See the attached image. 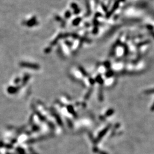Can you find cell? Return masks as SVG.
<instances>
[{
    "label": "cell",
    "instance_id": "cell-11",
    "mask_svg": "<svg viewBox=\"0 0 154 154\" xmlns=\"http://www.w3.org/2000/svg\"><path fill=\"white\" fill-rule=\"evenodd\" d=\"M71 7L73 8H74V9L75 10H76V9H78L77 5V4H72V5H71Z\"/></svg>",
    "mask_w": 154,
    "mask_h": 154
},
{
    "label": "cell",
    "instance_id": "cell-12",
    "mask_svg": "<svg viewBox=\"0 0 154 154\" xmlns=\"http://www.w3.org/2000/svg\"><path fill=\"white\" fill-rule=\"evenodd\" d=\"M51 49L50 48H47L45 50V53H49Z\"/></svg>",
    "mask_w": 154,
    "mask_h": 154
},
{
    "label": "cell",
    "instance_id": "cell-14",
    "mask_svg": "<svg viewBox=\"0 0 154 154\" xmlns=\"http://www.w3.org/2000/svg\"><path fill=\"white\" fill-rule=\"evenodd\" d=\"M69 12H67V13H66V17H69L70 16V14H69Z\"/></svg>",
    "mask_w": 154,
    "mask_h": 154
},
{
    "label": "cell",
    "instance_id": "cell-6",
    "mask_svg": "<svg viewBox=\"0 0 154 154\" xmlns=\"http://www.w3.org/2000/svg\"><path fill=\"white\" fill-rule=\"evenodd\" d=\"M108 127L107 128H105V130H103V131H102V132L101 133V134H100L99 136V137H98V138H99V139H101V138H102V137L103 136V135H105V133L106 132V131H107L108 130Z\"/></svg>",
    "mask_w": 154,
    "mask_h": 154
},
{
    "label": "cell",
    "instance_id": "cell-3",
    "mask_svg": "<svg viewBox=\"0 0 154 154\" xmlns=\"http://www.w3.org/2000/svg\"><path fill=\"white\" fill-rule=\"evenodd\" d=\"M19 89H20V87L17 86V87H14V86H9L8 88V93L10 94H14L17 93L18 91H19Z\"/></svg>",
    "mask_w": 154,
    "mask_h": 154
},
{
    "label": "cell",
    "instance_id": "cell-15",
    "mask_svg": "<svg viewBox=\"0 0 154 154\" xmlns=\"http://www.w3.org/2000/svg\"><path fill=\"white\" fill-rule=\"evenodd\" d=\"M151 110H152V111L154 110V105H152V107H151Z\"/></svg>",
    "mask_w": 154,
    "mask_h": 154
},
{
    "label": "cell",
    "instance_id": "cell-4",
    "mask_svg": "<svg viewBox=\"0 0 154 154\" xmlns=\"http://www.w3.org/2000/svg\"><path fill=\"white\" fill-rule=\"evenodd\" d=\"M30 76L28 74H26L25 75H24V77H23V80H22V84H23V85H25V84H26V83L27 82V81H28L29 78H30Z\"/></svg>",
    "mask_w": 154,
    "mask_h": 154
},
{
    "label": "cell",
    "instance_id": "cell-1",
    "mask_svg": "<svg viewBox=\"0 0 154 154\" xmlns=\"http://www.w3.org/2000/svg\"><path fill=\"white\" fill-rule=\"evenodd\" d=\"M21 67H26V68H30V69H34V70H38L40 68V66L38 64H35V63H29V62H21L19 63Z\"/></svg>",
    "mask_w": 154,
    "mask_h": 154
},
{
    "label": "cell",
    "instance_id": "cell-13",
    "mask_svg": "<svg viewBox=\"0 0 154 154\" xmlns=\"http://www.w3.org/2000/svg\"><path fill=\"white\" fill-rule=\"evenodd\" d=\"M79 12H80V10L79 9H76V10H75V14H78V13H79Z\"/></svg>",
    "mask_w": 154,
    "mask_h": 154
},
{
    "label": "cell",
    "instance_id": "cell-5",
    "mask_svg": "<svg viewBox=\"0 0 154 154\" xmlns=\"http://www.w3.org/2000/svg\"><path fill=\"white\" fill-rule=\"evenodd\" d=\"M2 147H5L10 149V148H13V146H12L11 145H5L4 142H1V141H0V148H2Z\"/></svg>",
    "mask_w": 154,
    "mask_h": 154
},
{
    "label": "cell",
    "instance_id": "cell-7",
    "mask_svg": "<svg viewBox=\"0 0 154 154\" xmlns=\"http://www.w3.org/2000/svg\"><path fill=\"white\" fill-rule=\"evenodd\" d=\"M80 21H81V19L80 18H77V19H76L74 21V22H73V24L74 25H77L80 22Z\"/></svg>",
    "mask_w": 154,
    "mask_h": 154
},
{
    "label": "cell",
    "instance_id": "cell-8",
    "mask_svg": "<svg viewBox=\"0 0 154 154\" xmlns=\"http://www.w3.org/2000/svg\"><path fill=\"white\" fill-rule=\"evenodd\" d=\"M17 151H18V152L20 154H25L24 150H23L22 148H20V147L18 148H17Z\"/></svg>",
    "mask_w": 154,
    "mask_h": 154
},
{
    "label": "cell",
    "instance_id": "cell-2",
    "mask_svg": "<svg viewBox=\"0 0 154 154\" xmlns=\"http://www.w3.org/2000/svg\"><path fill=\"white\" fill-rule=\"evenodd\" d=\"M23 25H26L28 27H33V26L38 25V22L37 21V18L35 17H33L31 19H29L27 21L22 22Z\"/></svg>",
    "mask_w": 154,
    "mask_h": 154
},
{
    "label": "cell",
    "instance_id": "cell-10",
    "mask_svg": "<svg viewBox=\"0 0 154 154\" xmlns=\"http://www.w3.org/2000/svg\"><path fill=\"white\" fill-rule=\"evenodd\" d=\"M145 93L146 94H152L154 93V89L153 90H147L145 91Z\"/></svg>",
    "mask_w": 154,
    "mask_h": 154
},
{
    "label": "cell",
    "instance_id": "cell-9",
    "mask_svg": "<svg viewBox=\"0 0 154 154\" xmlns=\"http://www.w3.org/2000/svg\"><path fill=\"white\" fill-rule=\"evenodd\" d=\"M21 82V79L19 78H17L15 79L14 80V83L16 84H19V82Z\"/></svg>",
    "mask_w": 154,
    "mask_h": 154
}]
</instances>
